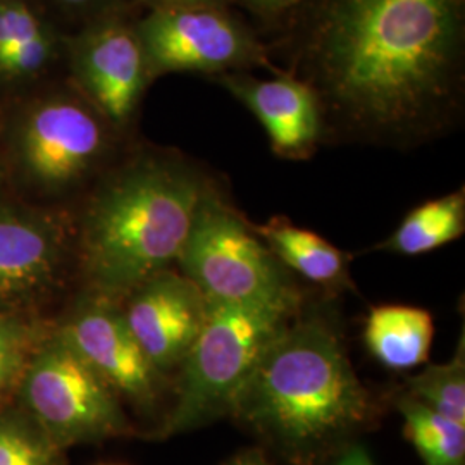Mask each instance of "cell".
<instances>
[{"label":"cell","mask_w":465,"mask_h":465,"mask_svg":"<svg viewBox=\"0 0 465 465\" xmlns=\"http://www.w3.org/2000/svg\"><path fill=\"white\" fill-rule=\"evenodd\" d=\"M282 26L322 143L417 149L464 119L465 0H307Z\"/></svg>","instance_id":"obj_1"},{"label":"cell","mask_w":465,"mask_h":465,"mask_svg":"<svg viewBox=\"0 0 465 465\" xmlns=\"http://www.w3.org/2000/svg\"><path fill=\"white\" fill-rule=\"evenodd\" d=\"M221 183L182 152L145 149L100 176L76 224L92 295L124 300L176 266L203 200Z\"/></svg>","instance_id":"obj_2"},{"label":"cell","mask_w":465,"mask_h":465,"mask_svg":"<svg viewBox=\"0 0 465 465\" xmlns=\"http://www.w3.org/2000/svg\"><path fill=\"white\" fill-rule=\"evenodd\" d=\"M372 412L338 326L305 305L267 345L230 409L297 465L347 447Z\"/></svg>","instance_id":"obj_3"},{"label":"cell","mask_w":465,"mask_h":465,"mask_svg":"<svg viewBox=\"0 0 465 465\" xmlns=\"http://www.w3.org/2000/svg\"><path fill=\"white\" fill-rule=\"evenodd\" d=\"M176 267L209 302L266 307L290 316L303 307L293 274L232 205L223 184L203 200Z\"/></svg>","instance_id":"obj_4"},{"label":"cell","mask_w":465,"mask_h":465,"mask_svg":"<svg viewBox=\"0 0 465 465\" xmlns=\"http://www.w3.org/2000/svg\"><path fill=\"white\" fill-rule=\"evenodd\" d=\"M292 317L266 307L207 300L202 331L180 366L167 432L192 431L230 414L236 391Z\"/></svg>","instance_id":"obj_5"},{"label":"cell","mask_w":465,"mask_h":465,"mask_svg":"<svg viewBox=\"0 0 465 465\" xmlns=\"http://www.w3.org/2000/svg\"><path fill=\"white\" fill-rule=\"evenodd\" d=\"M113 132L78 92L49 95L17 119L11 157L25 183L59 195L88 182L105 164Z\"/></svg>","instance_id":"obj_6"},{"label":"cell","mask_w":465,"mask_h":465,"mask_svg":"<svg viewBox=\"0 0 465 465\" xmlns=\"http://www.w3.org/2000/svg\"><path fill=\"white\" fill-rule=\"evenodd\" d=\"M150 78L169 73L217 76L232 71L280 73L266 42L232 7L202 5L149 9L134 21Z\"/></svg>","instance_id":"obj_7"},{"label":"cell","mask_w":465,"mask_h":465,"mask_svg":"<svg viewBox=\"0 0 465 465\" xmlns=\"http://www.w3.org/2000/svg\"><path fill=\"white\" fill-rule=\"evenodd\" d=\"M23 393L42 430L59 445L126 431L116 391L61 332L35 357Z\"/></svg>","instance_id":"obj_8"},{"label":"cell","mask_w":465,"mask_h":465,"mask_svg":"<svg viewBox=\"0 0 465 465\" xmlns=\"http://www.w3.org/2000/svg\"><path fill=\"white\" fill-rule=\"evenodd\" d=\"M64 45L78 94L114 132L126 130L152 82L134 21L124 11L90 19Z\"/></svg>","instance_id":"obj_9"},{"label":"cell","mask_w":465,"mask_h":465,"mask_svg":"<svg viewBox=\"0 0 465 465\" xmlns=\"http://www.w3.org/2000/svg\"><path fill=\"white\" fill-rule=\"evenodd\" d=\"M124 300L126 324L150 364L161 374L182 366L207 316V299L199 286L169 267Z\"/></svg>","instance_id":"obj_10"},{"label":"cell","mask_w":465,"mask_h":465,"mask_svg":"<svg viewBox=\"0 0 465 465\" xmlns=\"http://www.w3.org/2000/svg\"><path fill=\"white\" fill-rule=\"evenodd\" d=\"M61 334L116 393L138 405L157 399L161 372L134 340L117 302L90 295Z\"/></svg>","instance_id":"obj_11"},{"label":"cell","mask_w":465,"mask_h":465,"mask_svg":"<svg viewBox=\"0 0 465 465\" xmlns=\"http://www.w3.org/2000/svg\"><path fill=\"white\" fill-rule=\"evenodd\" d=\"M67 249L69 230L59 216L0 205V309L47 293L59 280Z\"/></svg>","instance_id":"obj_12"},{"label":"cell","mask_w":465,"mask_h":465,"mask_svg":"<svg viewBox=\"0 0 465 465\" xmlns=\"http://www.w3.org/2000/svg\"><path fill=\"white\" fill-rule=\"evenodd\" d=\"M262 124L272 152L284 161H309L322 145V114L316 94L282 69L271 78L232 71L213 76Z\"/></svg>","instance_id":"obj_13"},{"label":"cell","mask_w":465,"mask_h":465,"mask_svg":"<svg viewBox=\"0 0 465 465\" xmlns=\"http://www.w3.org/2000/svg\"><path fill=\"white\" fill-rule=\"evenodd\" d=\"M252 226L292 274H299L332 295L353 290L349 253L336 249L321 234L300 228L282 216Z\"/></svg>","instance_id":"obj_14"},{"label":"cell","mask_w":465,"mask_h":465,"mask_svg":"<svg viewBox=\"0 0 465 465\" xmlns=\"http://www.w3.org/2000/svg\"><path fill=\"white\" fill-rule=\"evenodd\" d=\"M432 314L412 305H378L369 311L364 341L371 355L391 371H409L430 357Z\"/></svg>","instance_id":"obj_15"},{"label":"cell","mask_w":465,"mask_h":465,"mask_svg":"<svg viewBox=\"0 0 465 465\" xmlns=\"http://www.w3.org/2000/svg\"><path fill=\"white\" fill-rule=\"evenodd\" d=\"M465 232V188L414 207L386 240L372 250L417 257L441 249Z\"/></svg>","instance_id":"obj_16"},{"label":"cell","mask_w":465,"mask_h":465,"mask_svg":"<svg viewBox=\"0 0 465 465\" xmlns=\"http://www.w3.org/2000/svg\"><path fill=\"white\" fill-rule=\"evenodd\" d=\"M403 434L424 465H465V426L403 393L397 399Z\"/></svg>","instance_id":"obj_17"},{"label":"cell","mask_w":465,"mask_h":465,"mask_svg":"<svg viewBox=\"0 0 465 465\" xmlns=\"http://www.w3.org/2000/svg\"><path fill=\"white\" fill-rule=\"evenodd\" d=\"M405 393L440 416L465 426L464 331L449 362L431 364L416 376L409 378Z\"/></svg>","instance_id":"obj_18"},{"label":"cell","mask_w":465,"mask_h":465,"mask_svg":"<svg viewBox=\"0 0 465 465\" xmlns=\"http://www.w3.org/2000/svg\"><path fill=\"white\" fill-rule=\"evenodd\" d=\"M0 465H61V445L17 420L0 422Z\"/></svg>","instance_id":"obj_19"},{"label":"cell","mask_w":465,"mask_h":465,"mask_svg":"<svg viewBox=\"0 0 465 465\" xmlns=\"http://www.w3.org/2000/svg\"><path fill=\"white\" fill-rule=\"evenodd\" d=\"M52 32L26 0H0V55Z\"/></svg>","instance_id":"obj_20"},{"label":"cell","mask_w":465,"mask_h":465,"mask_svg":"<svg viewBox=\"0 0 465 465\" xmlns=\"http://www.w3.org/2000/svg\"><path fill=\"white\" fill-rule=\"evenodd\" d=\"M28 334L13 319L0 316V388L5 390L25 362Z\"/></svg>","instance_id":"obj_21"},{"label":"cell","mask_w":465,"mask_h":465,"mask_svg":"<svg viewBox=\"0 0 465 465\" xmlns=\"http://www.w3.org/2000/svg\"><path fill=\"white\" fill-rule=\"evenodd\" d=\"M232 5H240L252 16L262 23L278 26L290 15H293L307 0H232Z\"/></svg>","instance_id":"obj_22"},{"label":"cell","mask_w":465,"mask_h":465,"mask_svg":"<svg viewBox=\"0 0 465 465\" xmlns=\"http://www.w3.org/2000/svg\"><path fill=\"white\" fill-rule=\"evenodd\" d=\"M61 11L73 17L84 19V23L95 17L124 11L134 0H54Z\"/></svg>","instance_id":"obj_23"},{"label":"cell","mask_w":465,"mask_h":465,"mask_svg":"<svg viewBox=\"0 0 465 465\" xmlns=\"http://www.w3.org/2000/svg\"><path fill=\"white\" fill-rule=\"evenodd\" d=\"M149 9H178V7H202V5H226L232 7V0H134Z\"/></svg>","instance_id":"obj_24"},{"label":"cell","mask_w":465,"mask_h":465,"mask_svg":"<svg viewBox=\"0 0 465 465\" xmlns=\"http://www.w3.org/2000/svg\"><path fill=\"white\" fill-rule=\"evenodd\" d=\"M332 465H376L372 457L369 455L366 447L362 445H347L338 455L336 462Z\"/></svg>","instance_id":"obj_25"},{"label":"cell","mask_w":465,"mask_h":465,"mask_svg":"<svg viewBox=\"0 0 465 465\" xmlns=\"http://www.w3.org/2000/svg\"><path fill=\"white\" fill-rule=\"evenodd\" d=\"M223 465H271L266 460L264 455H261L259 451H245L240 453L236 457H232V460H228Z\"/></svg>","instance_id":"obj_26"},{"label":"cell","mask_w":465,"mask_h":465,"mask_svg":"<svg viewBox=\"0 0 465 465\" xmlns=\"http://www.w3.org/2000/svg\"><path fill=\"white\" fill-rule=\"evenodd\" d=\"M2 393H4V390H2V388H0V395H2Z\"/></svg>","instance_id":"obj_27"}]
</instances>
